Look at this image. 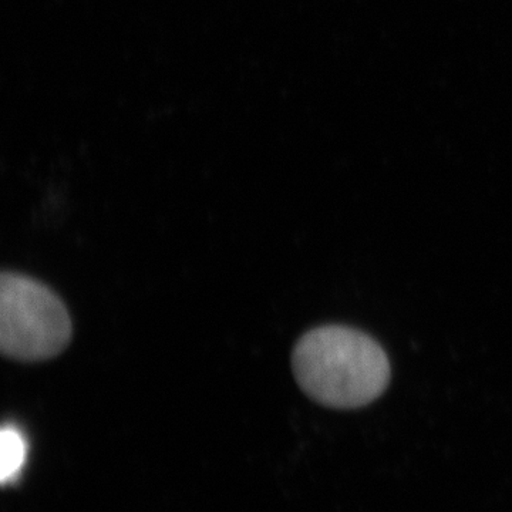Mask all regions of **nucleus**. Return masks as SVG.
Here are the masks:
<instances>
[{
  "mask_svg": "<svg viewBox=\"0 0 512 512\" xmlns=\"http://www.w3.org/2000/svg\"><path fill=\"white\" fill-rule=\"evenodd\" d=\"M292 370L306 396L332 409H359L375 402L392 373L377 340L342 325L306 332L293 348Z\"/></svg>",
  "mask_w": 512,
  "mask_h": 512,
  "instance_id": "f257e3e1",
  "label": "nucleus"
},
{
  "mask_svg": "<svg viewBox=\"0 0 512 512\" xmlns=\"http://www.w3.org/2000/svg\"><path fill=\"white\" fill-rule=\"evenodd\" d=\"M28 443L16 427L8 426L0 434V478L2 483H12L25 466Z\"/></svg>",
  "mask_w": 512,
  "mask_h": 512,
  "instance_id": "7ed1b4c3",
  "label": "nucleus"
},
{
  "mask_svg": "<svg viewBox=\"0 0 512 512\" xmlns=\"http://www.w3.org/2000/svg\"><path fill=\"white\" fill-rule=\"evenodd\" d=\"M73 325L66 305L30 276H0V350L16 362H43L66 350Z\"/></svg>",
  "mask_w": 512,
  "mask_h": 512,
  "instance_id": "f03ea898",
  "label": "nucleus"
}]
</instances>
